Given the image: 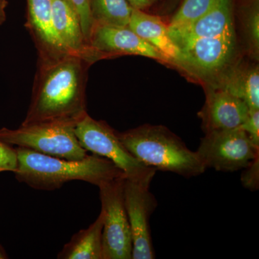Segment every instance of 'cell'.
<instances>
[{
	"label": "cell",
	"mask_w": 259,
	"mask_h": 259,
	"mask_svg": "<svg viewBox=\"0 0 259 259\" xmlns=\"http://www.w3.org/2000/svg\"><path fill=\"white\" fill-rule=\"evenodd\" d=\"M0 141L10 146L28 148L35 152L65 158L81 160L88 156L71 126L35 124L17 129H0Z\"/></svg>",
	"instance_id": "cell-4"
},
{
	"label": "cell",
	"mask_w": 259,
	"mask_h": 259,
	"mask_svg": "<svg viewBox=\"0 0 259 259\" xmlns=\"http://www.w3.org/2000/svg\"><path fill=\"white\" fill-rule=\"evenodd\" d=\"M217 0H183L168 25V30L187 26L207 13Z\"/></svg>",
	"instance_id": "cell-19"
},
{
	"label": "cell",
	"mask_w": 259,
	"mask_h": 259,
	"mask_svg": "<svg viewBox=\"0 0 259 259\" xmlns=\"http://www.w3.org/2000/svg\"><path fill=\"white\" fill-rule=\"evenodd\" d=\"M8 0H0V25L6 21V10L8 8Z\"/></svg>",
	"instance_id": "cell-26"
},
{
	"label": "cell",
	"mask_w": 259,
	"mask_h": 259,
	"mask_svg": "<svg viewBox=\"0 0 259 259\" xmlns=\"http://www.w3.org/2000/svg\"><path fill=\"white\" fill-rule=\"evenodd\" d=\"M233 28V0H217L197 21L183 28L168 30V33L180 50L194 40L219 36Z\"/></svg>",
	"instance_id": "cell-13"
},
{
	"label": "cell",
	"mask_w": 259,
	"mask_h": 259,
	"mask_svg": "<svg viewBox=\"0 0 259 259\" xmlns=\"http://www.w3.org/2000/svg\"><path fill=\"white\" fill-rule=\"evenodd\" d=\"M236 44L234 27L219 36L198 39L181 48L176 65L199 79L213 81L233 63Z\"/></svg>",
	"instance_id": "cell-8"
},
{
	"label": "cell",
	"mask_w": 259,
	"mask_h": 259,
	"mask_svg": "<svg viewBox=\"0 0 259 259\" xmlns=\"http://www.w3.org/2000/svg\"><path fill=\"white\" fill-rule=\"evenodd\" d=\"M209 88L220 89L243 100L249 110H259L258 66H231Z\"/></svg>",
	"instance_id": "cell-15"
},
{
	"label": "cell",
	"mask_w": 259,
	"mask_h": 259,
	"mask_svg": "<svg viewBox=\"0 0 259 259\" xmlns=\"http://www.w3.org/2000/svg\"><path fill=\"white\" fill-rule=\"evenodd\" d=\"M195 152L206 169L234 172L243 169L258 156L259 148L238 127L205 134Z\"/></svg>",
	"instance_id": "cell-7"
},
{
	"label": "cell",
	"mask_w": 259,
	"mask_h": 259,
	"mask_svg": "<svg viewBox=\"0 0 259 259\" xmlns=\"http://www.w3.org/2000/svg\"><path fill=\"white\" fill-rule=\"evenodd\" d=\"M18 153L12 146L0 141V172L16 171Z\"/></svg>",
	"instance_id": "cell-22"
},
{
	"label": "cell",
	"mask_w": 259,
	"mask_h": 259,
	"mask_svg": "<svg viewBox=\"0 0 259 259\" xmlns=\"http://www.w3.org/2000/svg\"><path fill=\"white\" fill-rule=\"evenodd\" d=\"M131 8L134 9L144 10L152 6L159 0H127Z\"/></svg>",
	"instance_id": "cell-25"
},
{
	"label": "cell",
	"mask_w": 259,
	"mask_h": 259,
	"mask_svg": "<svg viewBox=\"0 0 259 259\" xmlns=\"http://www.w3.org/2000/svg\"><path fill=\"white\" fill-rule=\"evenodd\" d=\"M18 167L14 172L20 182L40 190H54L72 181H82L99 187L102 183L126 177L107 158L88 155L81 160L47 156L28 148L17 147Z\"/></svg>",
	"instance_id": "cell-2"
},
{
	"label": "cell",
	"mask_w": 259,
	"mask_h": 259,
	"mask_svg": "<svg viewBox=\"0 0 259 259\" xmlns=\"http://www.w3.org/2000/svg\"><path fill=\"white\" fill-rule=\"evenodd\" d=\"M121 142L136 159L156 171L171 172L185 178L198 177L206 168L195 151L162 125H144L117 132Z\"/></svg>",
	"instance_id": "cell-3"
},
{
	"label": "cell",
	"mask_w": 259,
	"mask_h": 259,
	"mask_svg": "<svg viewBox=\"0 0 259 259\" xmlns=\"http://www.w3.org/2000/svg\"><path fill=\"white\" fill-rule=\"evenodd\" d=\"M240 127L246 133L255 147L259 148V110H249L248 117Z\"/></svg>",
	"instance_id": "cell-24"
},
{
	"label": "cell",
	"mask_w": 259,
	"mask_h": 259,
	"mask_svg": "<svg viewBox=\"0 0 259 259\" xmlns=\"http://www.w3.org/2000/svg\"><path fill=\"white\" fill-rule=\"evenodd\" d=\"M68 1H69V0H68ZM70 2V1H69Z\"/></svg>",
	"instance_id": "cell-28"
},
{
	"label": "cell",
	"mask_w": 259,
	"mask_h": 259,
	"mask_svg": "<svg viewBox=\"0 0 259 259\" xmlns=\"http://www.w3.org/2000/svg\"><path fill=\"white\" fill-rule=\"evenodd\" d=\"M153 178L125 177L124 180V202L132 235V259L155 258L149 223L158 205L156 197L150 191Z\"/></svg>",
	"instance_id": "cell-9"
},
{
	"label": "cell",
	"mask_w": 259,
	"mask_h": 259,
	"mask_svg": "<svg viewBox=\"0 0 259 259\" xmlns=\"http://www.w3.org/2000/svg\"><path fill=\"white\" fill-rule=\"evenodd\" d=\"M79 15L80 23L85 40L90 46V37L94 27V22L90 12L89 0H69Z\"/></svg>",
	"instance_id": "cell-21"
},
{
	"label": "cell",
	"mask_w": 259,
	"mask_h": 259,
	"mask_svg": "<svg viewBox=\"0 0 259 259\" xmlns=\"http://www.w3.org/2000/svg\"><path fill=\"white\" fill-rule=\"evenodd\" d=\"M90 65L74 54L38 60L31 100L22 125L76 127L88 114L86 87Z\"/></svg>",
	"instance_id": "cell-1"
},
{
	"label": "cell",
	"mask_w": 259,
	"mask_h": 259,
	"mask_svg": "<svg viewBox=\"0 0 259 259\" xmlns=\"http://www.w3.org/2000/svg\"><path fill=\"white\" fill-rule=\"evenodd\" d=\"M94 25L128 26L131 8L127 0H89Z\"/></svg>",
	"instance_id": "cell-18"
},
{
	"label": "cell",
	"mask_w": 259,
	"mask_h": 259,
	"mask_svg": "<svg viewBox=\"0 0 259 259\" xmlns=\"http://www.w3.org/2000/svg\"><path fill=\"white\" fill-rule=\"evenodd\" d=\"M52 1L53 22L56 33L70 54L81 56L93 64L95 57L84 35L79 15L68 0Z\"/></svg>",
	"instance_id": "cell-14"
},
{
	"label": "cell",
	"mask_w": 259,
	"mask_h": 259,
	"mask_svg": "<svg viewBox=\"0 0 259 259\" xmlns=\"http://www.w3.org/2000/svg\"><path fill=\"white\" fill-rule=\"evenodd\" d=\"M249 113L243 100L220 89L208 88L207 99L199 112L205 134L238 128Z\"/></svg>",
	"instance_id": "cell-11"
},
{
	"label": "cell",
	"mask_w": 259,
	"mask_h": 259,
	"mask_svg": "<svg viewBox=\"0 0 259 259\" xmlns=\"http://www.w3.org/2000/svg\"><path fill=\"white\" fill-rule=\"evenodd\" d=\"M90 47L95 61L106 56L136 55L168 62L160 51L141 38L128 26L94 25Z\"/></svg>",
	"instance_id": "cell-10"
},
{
	"label": "cell",
	"mask_w": 259,
	"mask_h": 259,
	"mask_svg": "<svg viewBox=\"0 0 259 259\" xmlns=\"http://www.w3.org/2000/svg\"><path fill=\"white\" fill-rule=\"evenodd\" d=\"M243 26L248 49L253 57L259 54V8L258 0H255L245 10Z\"/></svg>",
	"instance_id": "cell-20"
},
{
	"label": "cell",
	"mask_w": 259,
	"mask_h": 259,
	"mask_svg": "<svg viewBox=\"0 0 259 259\" xmlns=\"http://www.w3.org/2000/svg\"><path fill=\"white\" fill-rule=\"evenodd\" d=\"M241 174V183L244 188L250 191L259 188V156L252 161L248 166L243 168Z\"/></svg>",
	"instance_id": "cell-23"
},
{
	"label": "cell",
	"mask_w": 259,
	"mask_h": 259,
	"mask_svg": "<svg viewBox=\"0 0 259 259\" xmlns=\"http://www.w3.org/2000/svg\"><path fill=\"white\" fill-rule=\"evenodd\" d=\"M74 133L83 149L110 160L126 178L155 176L156 170L136 159L121 142L117 131L104 121L95 120L88 114L74 127Z\"/></svg>",
	"instance_id": "cell-5"
},
{
	"label": "cell",
	"mask_w": 259,
	"mask_h": 259,
	"mask_svg": "<svg viewBox=\"0 0 259 259\" xmlns=\"http://www.w3.org/2000/svg\"><path fill=\"white\" fill-rule=\"evenodd\" d=\"M104 215L102 211L96 221L86 229L75 233L69 243L58 254L60 259H103L102 230Z\"/></svg>",
	"instance_id": "cell-17"
},
{
	"label": "cell",
	"mask_w": 259,
	"mask_h": 259,
	"mask_svg": "<svg viewBox=\"0 0 259 259\" xmlns=\"http://www.w3.org/2000/svg\"><path fill=\"white\" fill-rule=\"evenodd\" d=\"M125 178L115 179L98 187L104 215L103 259H132V235L124 202Z\"/></svg>",
	"instance_id": "cell-6"
},
{
	"label": "cell",
	"mask_w": 259,
	"mask_h": 259,
	"mask_svg": "<svg viewBox=\"0 0 259 259\" xmlns=\"http://www.w3.org/2000/svg\"><path fill=\"white\" fill-rule=\"evenodd\" d=\"M25 27L31 35L38 60H54L70 54L56 33L53 22L51 0H27Z\"/></svg>",
	"instance_id": "cell-12"
},
{
	"label": "cell",
	"mask_w": 259,
	"mask_h": 259,
	"mask_svg": "<svg viewBox=\"0 0 259 259\" xmlns=\"http://www.w3.org/2000/svg\"><path fill=\"white\" fill-rule=\"evenodd\" d=\"M128 27L141 38L160 51L168 59V62L177 64L180 57V50L170 37L168 25L160 17L133 8Z\"/></svg>",
	"instance_id": "cell-16"
},
{
	"label": "cell",
	"mask_w": 259,
	"mask_h": 259,
	"mask_svg": "<svg viewBox=\"0 0 259 259\" xmlns=\"http://www.w3.org/2000/svg\"><path fill=\"white\" fill-rule=\"evenodd\" d=\"M7 258H8V256H7V254L5 253V250H3V248H2L1 245H0V259Z\"/></svg>",
	"instance_id": "cell-27"
}]
</instances>
